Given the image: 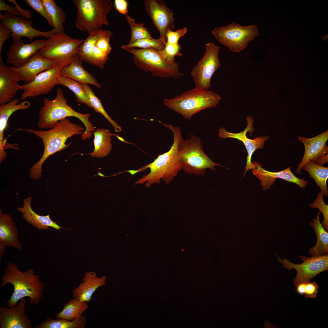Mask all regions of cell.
<instances>
[{
  "label": "cell",
  "instance_id": "cell-1",
  "mask_svg": "<svg viewBox=\"0 0 328 328\" xmlns=\"http://www.w3.org/2000/svg\"><path fill=\"white\" fill-rule=\"evenodd\" d=\"M33 133L40 138L44 144L43 154L39 160L29 169V177L34 180L40 179L43 172L42 166L50 156L68 147L71 142L66 144L67 139L74 135L82 134L85 128L80 125L71 122L66 118L60 120L53 127L46 131L29 128L19 129Z\"/></svg>",
  "mask_w": 328,
  "mask_h": 328
},
{
  "label": "cell",
  "instance_id": "cell-2",
  "mask_svg": "<svg viewBox=\"0 0 328 328\" xmlns=\"http://www.w3.org/2000/svg\"><path fill=\"white\" fill-rule=\"evenodd\" d=\"M159 122L173 132V144L169 151L159 155L153 162L136 171H143L147 168H149L150 170L148 174L143 176L138 180L135 185L144 184L146 187H149L153 184H159L161 179L168 184L181 170L178 150L179 143L182 138L181 129L179 126H174L171 124H164L160 121Z\"/></svg>",
  "mask_w": 328,
  "mask_h": 328
},
{
  "label": "cell",
  "instance_id": "cell-3",
  "mask_svg": "<svg viewBox=\"0 0 328 328\" xmlns=\"http://www.w3.org/2000/svg\"><path fill=\"white\" fill-rule=\"evenodd\" d=\"M17 267L15 264L8 263L1 277V288L8 283L13 286L14 292L7 301L8 307L15 306L19 300L26 297L30 298L31 304L37 305L43 296L45 284L32 269L23 272Z\"/></svg>",
  "mask_w": 328,
  "mask_h": 328
},
{
  "label": "cell",
  "instance_id": "cell-4",
  "mask_svg": "<svg viewBox=\"0 0 328 328\" xmlns=\"http://www.w3.org/2000/svg\"><path fill=\"white\" fill-rule=\"evenodd\" d=\"M67 100L60 88L57 90L55 98L51 100L45 98L43 99L44 105L40 110L38 126L42 128H51L61 120L68 117L77 118L82 122L85 130L81 135V139L90 138L94 132V127L89 120L90 114H83L74 110L67 104Z\"/></svg>",
  "mask_w": 328,
  "mask_h": 328
},
{
  "label": "cell",
  "instance_id": "cell-5",
  "mask_svg": "<svg viewBox=\"0 0 328 328\" xmlns=\"http://www.w3.org/2000/svg\"><path fill=\"white\" fill-rule=\"evenodd\" d=\"M221 99L215 92L195 88L172 99H165L164 104L187 120L200 111L217 106Z\"/></svg>",
  "mask_w": 328,
  "mask_h": 328
},
{
  "label": "cell",
  "instance_id": "cell-6",
  "mask_svg": "<svg viewBox=\"0 0 328 328\" xmlns=\"http://www.w3.org/2000/svg\"><path fill=\"white\" fill-rule=\"evenodd\" d=\"M181 169L198 176L205 174L207 169L216 171V166H223L214 162L205 153L200 138L191 134L190 138H182L178 146Z\"/></svg>",
  "mask_w": 328,
  "mask_h": 328
},
{
  "label": "cell",
  "instance_id": "cell-7",
  "mask_svg": "<svg viewBox=\"0 0 328 328\" xmlns=\"http://www.w3.org/2000/svg\"><path fill=\"white\" fill-rule=\"evenodd\" d=\"M77 8L75 26L89 34L109 23L107 15L113 9L110 0H73Z\"/></svg>",
  "mask_w": 328,
  "mask_h": 328
},
{
  "label": "cell",
  "instance_id": "cell-8",
  "mask_svg": "<svg viewBox=\"0 0 328 328\" xmlns=\"http://www.w3.org/2000/svg\"><path fill=\"white\" fill-rule=\"evenodd\" d=\"M126 51L133 55L134 62L138 68L146 72H150L153 76L176 79L183 75L179 71L177 62L166 60L158 51L152 48H133Z\"/></svg>",
  "mask_w": 328,
  "mask_h": 328
},
{
  "label": "cell",
  "instance_id": "cell-9",
  "mask_svg": "<svg viewBox=\"0 0 328 328\" xmlns=\"http://www.w3.org/2000/svg\"><path fill=\"white\" fill-rule=\"evenodd\" d=\"M211 33L220 43L235 53L242 51L259 35L256 25L243 26L234 21L214 29Z\"/></svg>",
  "mask_w": 328,
  "mask_h": 328
},
{
  "label": "cell",
  "instance_id": "cell-10",
  "mask_svg": "<svg viewBox=\"0 0 328 328\" xmlns=\"http://www.w3.org/2000/svg\"><path fill=\"white\" fill-rule=\"evenodd\" d=\"M84 41L65 33L54 34L46 40V44L38 52L46 59L68 64L77 56Z\"/></svg>",
  "mask_w": 328,
  "mask_h": 328
},
{
  "label": "cell",
  "instance_id": "cell-11",
  "mask_svg": "<svg viewBox=\"0 0 328 328\" xmlns=\"http://www.w3.org/2000/svg\"><path fill=\"white\" fill-rule=\"evenodd\" d=\"M205 52L190 72L195 88L207 91L211 87L210 80L221 64L219 57L220 47L210 42L205 45Z\"/></svg>",
  "mask_w": 328,
  "mask_h": 328
},
{
  "label": "cell",
  "instance_id": "cell-12",
  "mask_svg": "<svg viewBox=\"0 0 328 328\" xmlns=\"http://www.w3.org/2000/svg\"><path fill=\"white\" fill-rule=\"evenodd\" d=\"M299 257L303 261L300 264H294L285 258L283 259L278 258V261L282 264L284 268L289 270H296V276L293 281L296 286L300 283L309 281L319 273L328 270V255L310 257L301 255Z\"/></svg>",
  "mask_w": 328,
  "mask_h": 328
},
{
  "label": "cell",
  "instance_id": "cell-13",
  "mask_svg": "<svg viewBox=\"0 0 328 328\" xmlns=\"http://www.w3.org/2000/svg\"><path fill=\"white\" fill-rule=\"evenodd\" d=\"M68 64L61 63L41 73L31 82L19 86V90L23 91L21 99L36 97L48 93L56 85L58 79L61 75L63 67Z\"/></svg>",
  "mask_w": 328,
  "mask_h": 328
},
{
  "label": "cell",
  "instance_id": "cell-14",
  "mask_svg": "<svg viewBox=\"0 0 328 328\" xmlns=\"http://www.w3.org/2000/svg\"><path fill=\"white\" fill-rule=\"evenodd\" d=\"M0 23L10 30L12 40L25 37L32 41L35 37L43 36L48 39L55 34L53 29L45 32L37 30L32 27V22L31 20L26 19L23 17H18L7 12L3 14H0Z\"/></svg>",
  "mask_w": 328,
  "mask_h": 328
},
{
  "label": "cell",
  "instance_id": "cell-15",
  "mask_svg": "<svg viewBox=\"0 0 328 328\" xmlns=\"http://www.w3.org/2000/svg\"><path fill=\"white\" fill-rule=\"evenodd\" d=\"M144 3L146 12L159 32V38L166 43V32L175 28L173 12L162 0H145Z\"/></svg>",
  "mask_w": 328,
  "mask_h": 328
},
{
  "label": "cell",
  "instance_id": "cell-16",
  "mask_svg": "<svg viewBox=\"0 0 328 328\" xmlns=\"http://www.w3.org/2000/svg\"><path fill=\"white\" fill-rule=\"evenodd\" d=\"M247 126L242 131L239 133L230 132L227 131L225 128L220 127L218 131V135L222 138H233L242 142L247 151L248 155L246 158V164L244 176L248 170L252 169L253 164L251 162L252 156L254 152L258 149H261L264 146L265 142L269 138L268 136L258 137L254 139L248 138L246 133L251 131L253 127L254 120L252 117L248 116L246 118Z\"/></svg>",
  "mask_w": 328,
  "mask_h": 328
},
{
  "label": "cell",
  "instance_id": "cell-17",
  "mask_svg": "<svg viewBox=\"0 0 328 328\" xmlns=\"http://www.w3.org/2000/svg\"><path fill=\"white\" fill-rule=\"evenodd\" d=\"M46 44V40L43 39H37L28 44L25 43L22 39L12 40L6 53V62L16 67H20Z\"/></svg>",
  "mask_w": 328,
  "mask_h": 328
},
{
  "label": "cell",
  "instance_id": "cell-18",
  "mask_svg": "<svg viewBox=\"0 0 328 328\" xmlns=\"http://www.w3.org/2000/svg\"><path fill=\"white\" fill-rule=\"evenodd\" d=\"M252 163V172L260 180V185L263 190L270 189L277 178L294 183L301 188H305L309 183L304 178L301 179L296 176L292 172L291 166L281 171L272 172L264 169L257 162H254Z\"/></svg>",
  "mask_w": 328,
  "mask_h": 328
},
{
  "label": "cell",
  "instance_id": "cell-19",
  "mask_svg": "<svg viewBox=\"0 0 328 328\" xmlns=\"http://www.w3.org/2000/svg\"><path fill=\"white\" fill-rule=\"evenodd\" d=\"M299 141L305 147V152L302 159L298 165L295 173L299 174L304 165L311 161L315 162L319 157L328 154V146L326 143L328 139V131H324L311 138L298 136Z\"/></svg>",
  "mask_w": 328,
  "mask_h": 328
},
{
  "label": "cell",
  "instance_id": "cell-20",
  "mask_svg": "<svg viewBox=\"0 0 328 328\" xmlns=\"http://www.w3.org/2000/svg\"><path fill=\"white\" fill-rule=\"evenodd\" d=\"M26 300L22 299L17 305L0 307V328H32V323L26 313Z\"/></svg>",
  "mask_w": 328,
  "mask_h": 328
},
{
  "label": "cell",
  "instance_id": "cell-21",
  "mask_svg": "<svg viewBox=\"0 0 328 328\" xmlns=\"http://www.w3.org/2000/svg\"><path fill=\"white\" fill-rule=\"evenodd\" d=\"M21 81L18 73L11 67L3 64L0 59V105L10 102L19 90Z\"/></svg>",
  "mask_w": 328,
  "mask_h": 328
},
{
  "label": "cell",
  "instance_id": "cell-22",
  "mask_svg": "<svg viewBox=\"0 0 328 328\" xmlns=\"http://www.w3.org/2000/svg\"><path fill=\"white\" fill-rule=\"evenodd\" d=\"M60 63L58 61L45 58L37 52L22 66L11 67L18 73L21 81L27 84L32 82L41 73Z\"/></svg>",
  "mask_w": 328,
  "mask_h": 328
},
{
  "label": "cell",
  "instance_id": "cell-23",
  "mask_svg": "<svg viewBox=\"0 0 328 328\" xmlns=\"http://www.w3.org/2000/svg\"><path fill=\"white\" fill-rule=\"evenodd\" d=\"M32 197L29 196L23 200L22 207H18L17 210L22 213L23 218L34 227L40 230H48L51 227L59 231L61 228L65 229L59 226L51 219L49 214L46 216L38 214L32 208Z\"/></svg>",
  "mask_w": 328,
  "mask_h": 328
},
{
  "label": "cell",
  "instance_id": "cell-24",
  "mask_svg": "<svg viewBox=\"0 0 328 328\" xmlns=\"http://www.w3.org/2000/svg\"><path fill=\"white\" fill-rule=\"evenodd\" d=\"M106 279L104 276L98 277L94 272H86L83 278L82 282L72 291L73 298L82 301H90L92 295L96 290L105 285Z\"/></svg>",
  "mask_w": 328,
  "mask_h": 328
},
{
  "label": "cell",
  "instance_id": "cell-25",
  "mask_svg": "<svg viewBox=\"0 0 328 328\" xmlns=\"http://www.w3.org/2000/svg\"><path fill=\"white\" fill-rule=\"evenodd\" d=\"M19 99L16 98L5 104L0 106V152L3 153L10 145L6 142L4 135L9 117L15 111L20 110L29 109V102L26 101L19 103Z\"/></svg>",
  "mask_w": 328,
  "mask_h": 328
},
{
  "label": "cell",
  "instance_id": "cell-26",
  "mask_svg": "<svg viewBox=\"0 0 328 328\" xmlns=\"http://www.w3.org/2000/svg\"><path fill=\"white\" fill-rule=\"evenodd\" d=\"M0 245L14 247L21 250V244L19 242L18 230L10 215L3 213L0 209Z\"/></svg>",
  "mask_w": 328,
  "mask_h": 328
},
{
  "label": "cell",
  "instance_id": "cell-27",
  "mask_svg": "<svg viewBox=\"0 0 328 328\" xmlns=\"http://www.w3.org/2000/svg\"><path fill=\"white\" fill-rule=\"evenodd\" d=\"M61 75L73 79L81 84L93 85L101 88L97 81L84 68L82 61L77 56L61 71Z\"/></svg>",
  "mask_w": 328,
  "mask_h": 328
},
{
  "label": "cell",
  "instance_id": "cell-28",
  "mask_svg": "<svg viewBox=\"0 0 328 328\" xmlns=\"http://www.w3.org/2000/svg\"><path fill=\"white\" fill-rule=\"evenodd\" d=\"M321 212L319 210L316 218L310 224L316 233L317 241L315 245L310 248L309 254L311 256H323L328 254V233L323 227L319 220Z\"/></svg>",
  "mask_w": 328,
  "mask_h": 328
},
{
  "label": "cell",
  "instance_id": "cell-29",
  "mask_svg": "<svg viewBox=\"0 0 328 328\" xmlns=\"http://www.w3.org/2000/svg\"><path fill=\"white\" fill-rule=\"evenodd\" d=\"M93 134L94 149L88 154L96 158H103L108 156L112 149L111 133L107 129L101 128L95 130Z\"/></svg>",
  "mask_w": 328,
  "mask_h": 328
},
{
  "label": "cell",
  "instance_id": "cell-30",
  "mask_svg": "<svg viewBox=\"0 0 328 328\" xmlns=\"http://www.w3.org/2000/svg\"><path fill=\"white\" fill-rule=\"evenodd\" d=\"M112 33V32L110 30L101 29L89 34L80 46L77 54L78 57L82 61L98 67V63L91 55L92 48L100 37Z\"/></svg>",
  "mask_w": 328,
  "mask_h": 328
},
{
  "label": "cell",
  "instance_id": "cell-31",
  "mask_svg": "<svg viewBox=\"0 0 328 328\" xmlns=\"http://www.w3.org/2000/svg\"><path fill=\"white\" fill-rule=\"evenodd\" d=\"M302 169L307 171L309 177L313 179L319 186L323 195H328V190L326 185L328 178V168L319 165L310 161L306 163Z\"/></svg>",
  "mask_w": 328,
  "mask_h": 328
},
{
  "label": "cell",
  "instance_id": "cell-32",
  "mask_svg": "<svg viewBox=\"0 0 328 328\" xmlns=\"http://www.w3.org/2000/svg\"><path fill=\"white\" fill-rule=\"evenodd\" d=\"M87 302L77 299H71L64 306L62 310L56 314V317L69 321L78 318L88 308Z\"/></svg>",
  "mask_w": 328,
  "mask_h": 328
},
{
  "label": "cell",
  "instance_id": "cell-33",
  "mask_svg": "<svg viewBox=\"0 0 328 328\" xmlns=\"http://www.w3.org/2000/svg\"><path fill=\"white\" fill-rule=\"evenodd\" d=\"M86 322L85 317L82 315L72 321L62 318H57L56 319H54L49 317L42 323L37 325L34 328H84Z\"/></svg>",
  "mask_w": 328,
  "mask_h": 328
},
{
  "label": "cell",
  "instance_id": "cell-34",
  "mask_svg": "<svg viewBox=\"0 0 328 328\" xmlns=\"http://www.w3.org/2000/svg\"><path fill=\"white\" fill-rule=\"evenodd\" d=\"M42 1L52 18L54 25L53 29L55 34L65 33L63 25L66 15L64 11L57 5L54 0H42Z\"/></svg>",
  "mask_w": 328,
  "mask_h": 328
},
{
  "label": "cell",
  "instance_id": "cell-35",
  "mask_svg": "<svg viewBox=\"0 0 328 328\" xmlns=\"http://www.w3.org/2000/svg\"><path fill=\"white\" fill-rule=\"evenodd\" d=\"M58 84L66 87L73 92L77 102L85 104L91 108L89 98L81 83L62 75L58 78Z\"/></svg>",
  "mask_w": 328,
  "mask_h": 328
},
{
  "label": "cell",
  "instance_id": "cell-36",
  "mask_svg": "<svg viewBox=\"0 0 328 328\" xmlns=\"http://www.w3.org/2000/svg\"><path fill=\"white\" fill-rule=\"evenodd\" d=\"M89 100L91 108L97 113L101 114L114 128L116 132L121 131V128L113 120L105 110L101 100L95 95L92 90L87 84H81Z\"/></svg>",
  "mask_w": 328,
  "mask_h": 328
},
{
  "label": "cell",
  "instance_id": "cell-37",
  "mask_svg": "<svg viewBox=\"0 0 328 328\" xmlns=\"http://www.w3.org/2000/svg\"><path fill=\"white\" fill-rule=\"evenodd\" d=\"M166 43L159 38L158 39H145L137 40L131 44L122 45L121 48L126 50L135 47H138L143 49L152 48L160 51L164 48Z\"/></svg>",
  "mask_w": 328,
  "mask_h": 328
},
{
  "label": "cell",
  "instance_id": "cell-38",
  "mask_svg": "<svg viewBox=\"0 0 328 328\" xmlns=\"http://www.w3.org/2000/svg\"><path fill=\"white\" fill-rule=\"evenodd\" d=\"M126 17L131 29V36L129 43L131 44L140 39L153 38L150 33L145 27L143 23L138 24L128 14Z\"/></svg>",
  "mask_w": 328,
  "mask_h": 328
},
{
  "label": "cell",
  "instance_id": "cell-39",
  "mask_svg": "<svg viewBox=\"0 0 328 328\" xmlns=\"http://www.w3.org/2000/svg\"><path fill=\"white\" fill-rule=\"evenodd\" d=\"M181 49V46L178 43L172 44L166 42L164 49L159 52L162 57L166 60L170 62H174L175 61L176 56H183L180 52Z\"/></svg>",
  "mask_w": 328,
  "mask_h": 328
},
{
  "label": "cell",
  "instance_id": "cell-40",
  "mask_svg": "<svg viewBox=\"0 0 328 328\" xmlns=\"http://www.w3.org/2000/svg\"><path fill=\"white\" fill-rule=\"evenodd\" d=\"M323 194L320 192L317 195L316 199L312 203L310 204V207L312 208H317L322 212L324 220L321 224L324 229L328 231V205L326 204L323 199Z\"/></svg>",
  "mask_w": 328,
  "mask_h": 328
},
{
  "label": "cell",
  "instance_id": "cell-41",
  "mask_svg": "<svg viewBox=\"0 0 328 328\" xmlns=\"http://www.w3.org/2000/svg\"><path fill=\"white\" fill-rule=\"evenodd\" d=\"M24 1L28 5L44 18L52 27H54L52 18L44 5L42 0H24Z\"/></svg>",
  "mask_w": 328,
  "mask_h": 328
},
{
  "label": "cell",
  "instance_id": "cell-42",
  "mask_svg": "<svg viewBox=\"0 0 328 328\" xmlns=\"http://www.w3.org/2000/svg\"><path fill=\"white\" fill-rule=\"evenodd\" d=\"M91 53L93 58L98 63V67L101 69H104L105 64L109 59L108 55L103 52L95 45L92 48Z\"/></svg>",
  "mask_w": 328,
  "mask_h": 328
},
{
  "label": "cell",
  "instance_id": "cell-43",
  "mask_svg": "<svg viewBox=\"0 0 328 328\" xmlns=\"http://www.w3.org/2000/svg\"><path fill=\"white\" fill-rule=\"evenodd\" d=\"M112 34L102 36L96 41L95 45L103 52L107 55L110 53L111 48L110 46V38L113 35Z\"/></svg>",
  "mask_w": 328,
  "mask_h": 328
},
{
  "label": "cell",
  "instance_id": "cell-44",
  "mask_svg": "<svg viewBox=\"0 0 328 328\" xmlns=\"http://www.w3.org/2000/svg\"><path fill=\"white\" fill-rule=\"evenodd\" d=\"M187 31V29L186 27L175 31L170 30H168L166 34V42L172 44L178 43L179 39L186 33Z\"/></svg>",
  "mask_w": 328,
  "mask_h": 328
},
{
  "label": "cell",
  "instance_id": "cell-45",
  "mask_svg": "<svg viewBox=\"0 0 328 328\" xmlns=\"http://www.w3.org/2000/svg\"><path fill=\"white\" fill-rule=\"evenodd\" d=\"M319 288L318 284L315 282H306L304 294L306 298H314L316 296Z\"/></svg>",
  "mask_w": 328,
  "mask_h": 328
},
{
  "label": "cell",
  "instance_id": "cell-46",
  "mask_svg": "<svg viewBox=\"0 0 328 328\" xmlns=\"http://www.w3.org/2000/svg\"><path fill=\"white\" fill-rule=\"evenodd\" d=\"M11 32L9 29L5 25L0 24V58H2L1 51L2 46L11 35Z\"/></svg>",
  "mask_w": 328,
  "mask_h": 328
},
{
  "label": "cell",
  "instance_id": "cell-47",
  "mask_svg": "<svg viewBox=\"0 0 328 328\" xmlns=\"http://www.w3.org/2000/svg\"><path fill=\"white\" fill-rule=\"evenodd\" d=\"M114 4L115 8L119 12L124 15L128 14V3L125 0H115Z\"/></svg>",
  "mask_w": 328,
  "mask_h": 328
},
{
  "label": "cell",
  "instance_id": "cell-48",
  "mask_svg": "<svg viewBox=\"0 0 328 328\" xmlns=\"http://www.w3.org/2000/svg\"><path fill=\"white\" fill-rule=\"evenodd\" d=\"M18 9L16 7L11 6L6 4L5 1L2 0H0V11H6L16 15H21L20 13L17 12Z\"/></svg>",
  "mask_w": 328,
  "mask_h": 328
},
{
  "label": "cell",
  "instance_id": "cell-49",
  "mask_svg": "<svg viewBox=\"0 0 328 328\" xmlns=\"http://www.w3.org/2000/svg\"><path fill=\"white\" fill-rule=\"evenodd\" d=\"M8 2H12L14 3L15 5L16 6V7L18 9V11H19V12L22 15V16L24 17L25 15L26 16V18H28L29 19L31 17V14L29 11L28 9H26L25 10H23L20 8L19 6L17 4V3L15 0H8Z\"/></svg>",
  "mask_w": 328,
  "mask_h": 328
},
{
  "label": "cell",
  "instance_id": "cell-50",
  "mask_svg": "<svg viewBox=\"0 0 328 328\" xmlns=\"http://www.w3.org/2000/svg\"><path fill=\"white\" fill-rule=\"evenodd\" d=\"M328 154L322 156L318 158L315 163L317 164L323 166L328 161Z\"/></svg>",
  "mask_w": 328,
  "mask_h": 328
},
{
  "label": "cell",
  "instance_id": "cell-51",
  "mask_svg": "<svg viewBox=\"0 0 328 328\" xmlns=\"http://www.w3.org/2000/svg\"><path fill=\"white\" fill-rule=\"evenodd\" d=\"M305 285L306 282H304L300 283L296 286V291L298 293L300 294H304Z\"/></svg>",
  "mask_w": 328,
  "mask_h": 328
},
{
  "label": "cell",
  "instance_id": "cell-52",
  "mask_svg": "<svg viewBox=\"0 0 328 328\" xmlns=\"http://www.w3.org/2000/svg\"><path fill=\"white\" fill-rule=\"evenodd\" d=\"M6 247L2 245H0V261L2 257L4 254L5 250Z\"/></svg>",
  "mask_w": 328,
  "mask_h": 328
}]
</instances>
